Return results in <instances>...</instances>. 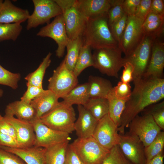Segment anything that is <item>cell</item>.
<instances>
[{
    "instance_id": "51",
    "label": "cell",
    "mask_w": 164,
    "mask_h": 164,
    "mask_svg": "<svg viewBox=\"0 0 164 164\" xmlns=\"http://www.w3.org/2000/svg\"><path fill=\"white\" fill-rule=\"evenodd\" d=\"M3 94V91L1 89H0V97H2Z\"/></svg>"
},
{
    "instance_id": "41",
    "label": "cell",
    "mask_w": 164,
    "mask_h": 164,
    "mask_svg": "<svg viewBox=\"0 0 164 164\" xmlns=\"http://www.w3.org/2000/svg\"><path fill=\"white\" fill-rule=\"evenodd\" d=\"M0 164H26L17 155L0 148Z\"/></svg>"
},
{
    "instance_id": "8",
    "label": "cell",
    "mask_w": 164,
    "mask_h": 164,
    "mask_svg": "<svg viewBox=\"0 0 164 164\" xmlns=\"http://www.w3.org/2000/svg\"><path fill=\"white\" fill-rule=\"evenodd\" d=\"M155 39L145 35L135 49L124 58L125 62H129L134 66L133 81L143 77L149 62L152 44Z\"/></svg>"
},
{
    "instance_id": "5",
    "label": "cell",
    "mask_w": 164,
    "mask_h": 164,
    "mask_svg": "<svg viewBox=\"0 0 164 164\" xmlns=\"http://www.w3.org/2000/svg\"><path fill=\"white\" fill-rule=\"evenodd\" d=\"M94 50L93 67L103 74L118 78V73L125 63L120 49L117 47Z\"/></svg>"
},
{
    "instance_id": "17",
    "label": "cell",
    "mask_w": 164,
    "mask_h": 164,
    "mask_svg": "<svg viewBox=\"0 0 164 164\" xmlns=\"http://www.w3.org/2000/svg\"><path fill=\"white\" fill-rule=\"evenodd\" d=\"M164 68V43L157 38L152 44L149 62L143 77L162 78Z\"/></svg>"
},
{
    "instance_id": "39",
    "label": "cell",
    "mask_w": 164,
    "mask_h": 164,
    "mask_svg": "<svg viewBox=\"0 0 164 164\" xmlns=\"http://www.w3.org/2000/svg\"><path fill=\"white\" fill-rule=\"evenodd\" d=\"M127 18V15L125 13L120 19L109 26L112 35L118 43V46L126 26Z\"/></svg>"
},
{
    "instance_id": "19",
    "label": "cell",
    "mask_w": 164,
    "mask_h": 164,
    "mask_svg": "<svg viewBox=\"0 0 164 164\" xmlns=\"http://www.w3.org/2000/svg\"><path fill=\"white\" fill-rule=\"evenodd\" d=\"M78 118L74 128L78 138H83L92 136L98 121L82 105H78Z\"/></svg>"
},
{
    "instance_id": "4",
    "label": "cell",
    "mask_w": 164,
    "mask_h": 164,
    "mask_svg": "<svg viewBox=\"0 0 164 164\" xmlns=\"http://www.w3.org/2000/svg\"><path fill=\"white\" fill-rule=\"evenodd\" d=\"M54 0L61 10L69 39L82 37L88 19L78 10L76 0Z\"/></svg>"
},
{
    "instance_id": "18",
    "label": "cell",
    "mask_w": 164,
    "mask_h": 164,
    "mask_svg": "<svg viewBox=\"0 0 164 164\" xmlns=\"http://www.w3.org/2000/svg\"><path fill=\"white\" fill-rule=\"evenodd\" d=\"M112 0H76L79 11L87 19L107 15Z\"/></svg>"
},
{
    "instance_id": "45",
    "label": "cell",
    "mask_w": 164,
    "mask_h": 164,
    "mask_svg": "<svg viewBox=\"0 0 164 164\" xmlns=\"http://www.w3.org/2000/svg\"><path fill=\"white\" fill-rule=\"evenodd\" d=\"M0 132L12 136L16 140V134L14 128L12 125L6 121L0 113Z\"/></svg>"
},
{
    "instance_id": "36",
    "label": "cell",
    "mask_w": 164,
    "mask_h": 164,
    "mask_svg": "<svg viewBox=\"0 0 164 164\" xmlns=\"http://www.w3.org/2000/svg\"><path fill=\"white\" fill-rule=\"evenodd\" d=\"M164 19L143 23L142 28L145 35L156 39L163 33Z\"/></svg>"
},
{
    "instance_id": "32",
    "label": "cell",
    "mask_w": 164,
    "mask_h": 164,
    "mask_svg": "<svg viewBox=\"0 0 164 164\" xmlns=\"http://www.w3.org/2000/svg\"><path fill=\"white\" fill-rule=\"evenodd\" d=\"M22 29L20 23H0V41L10 40L15 41Z\"/></svg>"
},
{
    "instance_id": "2",
    "label": "cell",
    "mask_w": 164,
    "mask_h": 164,
    "mask_svg": "<svg viewBox=\"0 0 164 164\" xmlns=\"http://www.w3.org/2000/svg\"><path fill=\"white\" fill-rule=\"evenodd\" d=\"M82 37L84 44L94 50L118 47L110 31L107 15L89 19Z\"/></svg>"
},
{
    "instance_id": "24",
    "label": "cell",
    "mask_w": 164,
    "mask_h": 164,
    "mask_svg": "<svg viewBox=\"0 0 164 164\" xmlns=\"http://www.w3.org/2000/svg\"><path fill=\"white\" fill-rule=\"evenodd\" d=\"M90 98H103L107 99L113 89L109 80L102 77L90 76L88 78Z\"/></svg>"
},
{
    "instance_id": "16",
    "label": "cell",
    "mask_w": 164,
    "mask_h": 164,
    "mask_svg": "<svg viewBox=\"0 0 164 164\" xmlns=\"http://www.w3.org/2000/svg\"><path fill=\"white\" fill-rule=\"evenodd\" d=\"M3 117L14 128L18 148H26L34 145L35 134L31 122L18 119L9 114H5Z\"/></svg>"
},
{
    "instance_id": "30",
    "label": "cell",
    "mask_w": 164,
    "mask_h": 164,
    "mask_svg": "<svg viewBox=\"0 0 164 164\" xmlns=\"http://www.w3.org/2000/svg\"><path fill=\"white\" fill-rule=\"evenodd\" d=\"M107 99L109 105L108 114L118 127L127 101L117 98L114 95L113 90L109 95Z\"/></svg>"
},
{
    "instance_id": "48",
    "label": "cell",
    "mask_w": 164,
    "mask_h": 164,
    "mask_svg": "<svg viewBox=\"0 0 164 164\" xmlns=\"http://www.w3.org/2000/svg\"><path fill=\"white\" fill-rule=\"evenodd\" d=\"M0 146L18 147L16 140L12 136L0 132Z\"/></svg>"
},
{
    "instance_id": "23",
    "label": "cell",
    "mask_w": 164,
    "mask_h": 164,
    "mask_svg": "<svg viewBox=\"0 0 164 164\" xmlns=\"http://www.w3.org/2000/svg\"><path fill=\"white\" fill-rule=\"evenodd\" d=\"M5 113L30 122L36 119V111L32 106L21 100L9 103L6 107Z\"/></svg>"
},
{
    "instance_id": "29",
    "label": "cell",
    "mask_w": 164,
    "mask_h": 164,
    "mask_svg": "<svg viewBox=\"0 0 164 164\" xmlns=\"http://www.w3.org/2000/svg\"><path fill=\"white\" fill-rule=\"evenodd\" d=\"M51 53L49 52L43 58L37 68L25 77V79L27 81L26 84L43 87V77L46 69L51 63Z\"/></svg>"
},
{
    "instance_id": "20",
    "label": "cell",
    "mask_w": 164,
    "mask_h": 164,
    "mask_svg": "<svg viewBox=\"0 0 164 164\" xmlns=\"http://www.w3.org/2000/svg\"><path fill=\"white\" fill-rule=\"evenodd\" d=\"M0 148L17 155L26 164H45L46 148L34 146L26 148L0 146Z\"/></svg>"
},
{
    "instance_id": "25",
    "label": "cell",
    "mask_w": 164,
    "mask_h": 164,
    "mask_svg": "<svg viewBox=\"0 0 164 164\" xmlns=\"http://www.w3.org/2000/svg\"><path fill=\"white\" fill-rule=\"evenodd\" d=\"M69 141L46 148L45 164H63Z\"/></svg>"
},
{
    "instance_id": "35",
    "label": "cell",
    "mask_w": 164,
    "mask_h": 164,
    "mask_svg": "<svg viewBox=\"0 0 164 164\" xmlns=\"http://www.w3.org/2000/svg\"><path fill=\"white\" fill-rule=\"evenodd\" d=\"M21 77L20 74L12 72L4 68L0 64V84L16 89Z\"/></svg>"
},
{
    "instance_id": "27",
    "label": "cell",
    "mask_w": 164,
    "mask_h": 164,
    "mask_svg": "<svg viewBox=\"0 0 164 164\" xmlns=\"http://www.w3.org/2000/svg\"><path fill=\"white\" fill-rule=\"evenodd\" d=\"M84 106L97 121L108 114V101L106 98H90Z\"/></svg>"
},
{
    "instance_id": "21",
    "label": "cell",
    "mask_w": 164,
    "mask_h": 164,
    "mask_svg": "<svg viewBox=\"0 0 164 164\" xmlns=\"http://www.w3.org/2000/svg\"><path fill=\"white\" fill-rule=\"evenodd\" d=\"M30 15L27 10L16 6L10 0H5L0 8V23L21 24L27 20Z\"/></svg>"
},
{
    "instance_id": "33",
    "label": "cell",
    "mask_w": 164,
    "mask_h": 164,
    "mask_svg": "<svg viewBox=\"0 0 164 164\" xmlns=\"http://www.w3.org/2000/svg\"><path fill=\"white\" fill-rule=\"evenodd\" d=\"M164 146V132L161 131L153 141L145 148L146 160H150L163 152Z\"/></svg>"
},
{
    "instance_id": "46",
    "label": "cell",
    "mask_w": 164,
    "mask_h": 164,
    "mask_svg": "<svg viewBox=\"0 0 164 164\" xmlns=\"http://www.w3.org/2000/svg\"><path fill=\"white\" fill-rule=\"evenodd\" d=\"M141 0H124L122 7L128 16L135 15L136 9Z\"/></svg>"
},
{
    "instance_id": "28",
    "label": "cell",
    "mask_w": 164,
    "mask_h": 164,
    "mask_svg": "<svg viewBox=\"0 0 164 164\" xmlns=\"http://www.w3.org/2000/svg\"><path fill=\"white\" fill-rule=\"evenodd\" d=\"M83 44L82 37L68 40L66 46L67 54L64 59L67 67L70 70L73 71L80 49Z\"/></svg>"
},
{
    "instance_id": "40",
    "label": "cell",
    "mask_w": 164,
    "mask_h": 164,
    "mask_svg": "<svg viewBox=\"0 0 164 164\" xmlns=\"http://www.w3.org/2000/svg\"><path fill=\"white\" fill-rule=\"evenodd\" d=\"M113 91L118 98L127 100L129 98L131 94V87L129 83L119 82L117 85L113 87Z\"/></svg>"
},
{
    "instance_id": "12",
    "label": "cell",
    "mask_w": 164,
    "mask_h": 164,
    "mask_svg": "<svg viewBox=\"0 0 164 164\" xmlns=\"http://www.w3.org/2000/svg\"><path fill=\"white\" fill-rule=\"evenodd\" d=\"M36 35L53 39L57 45L56 51V56L59 58L63 56L69 39L62 14L56 16L51 22L42 27Z\"/></svg>"
},
{
    "instance_id": "9",
    "label": "cell",
    "mask_w": 164,
    "mask_h": 164,
    "mask_svg": "<svg viewBox=\"0 0 164 164\" xmlns=\"http://www.w3.org/2000/svg\"><path fill=\"white\" fill-rule=\"evenodd\" d=\"M128 128V133L137 136L145 148L153 141L162 130L149 114L137 116L130 123Z\"/></svg>"
},
{
    "instance_id": "22",
    "label": "cell",
    "mask_w": 164,
    "mask_h": 164,
    "mask_svg": "<svg viewBox=\"0 0 164 164\" xmlns=\"http://www.w3.org/2000/svg\"><path fill=\"white\" fill-rule=\"evenodd\" d=\"M59 98L54 93L47 89L32 100L30 104L35 110L36 119H39L54 107L58 103Z\"/></svg>"
},
{
    "instance_id": "43",
    "label": "cell",
    "mask_w": 164,
    "mask_h": 164,
    "mask_svg": "<svg viewBox=\"0 0 164 164\" xmlns=\"http://www.w3.org/2000/svg\"><path fill=\"white\" fill-rule=\"evenodd\" d=\"M152 0H141L135 15L143 21L150 12Z\"/></svg>"
},
{
    "instance_id": "50",
    "label": "cell",
    "mask_w": 164,
    "mask_h": 164,
    "mask_svg": "<svg viewBox=\"0 0 164 164\" xmlns=\"http://www.w3.org/2000/svg\"><path fill=\"white\" fill-rule=\"evenodd\" d=\"M164 155L163 152L152 159L146 160L145 164H163Z\"/></svg>"
},
{
    "instance_id": "10",
    "label": "cell",
    "mask_w": 164,
    "mask_h": 164,
    "mask_svg": "<svg viewBox=\"0 0 164 164\" xmlns=\"http://www.w3.org/2000/svg\"><path fill=\"white\" fill-rule=\"evenodd\" d=\"M143 22L135 15L128 16L126 26L118 45L125 57L135 49L144 37L145 35L142 28Z\"/></svg>"
},
{
    "instance_id": "49",
    "label": "cell",
    "mask_w": 164,
    "mask_h": 164,
    "mask_svg": "<svg viewBox=\"0 0 164 164\" xmlns=\"http://www.w3.org/2000/svg\"><path fill=\"white\" fill-rule=\"evenodd\" d=\"M164 1L163 0H152L150 12L164 15Z\"/></svg>"
},
{
    "instance_id": "34",
    "label": "cell",
    "mask_w": 164,
    "mask_h": 164,
    "mask_svg": "<svg viewBox=\"0 0 164 164\" xmlns=\"http://www.w3.org/2000/svg\"><path fill=\"white\" fill-rule=\"evenodd\" d=\"M144 114L152 116L158 125L162 129H164V101L152 104L144 110Z\"/></svg>"
},
{
    "instance_id": "6",
    "label": "cell",
    "mask_w": 164,
    "mask_h": 164,
    "mask_svg": "<svg viewBox=\"0 0 164 164\" xmlns=\"http://www.w3.org/2000/svg\"><path fill=\"white\" fill-rule=\"evenodd\" d=\"M70 144L82 164H101L110 151L101 145L92 136L77 138Z\"/></svg>"
},
{
    "instance_id": "1",
    "label": "cell",
    "mask_w": 164,
    "mask_h": 164,
    "mask_svg": "<svg viewBox=\"0 0 164 164\" xmlns=\"http://www.w3.org/2000/svg\"><path fill=\"white\" fill-rule=\"evenodd\" d=\"M134 88L127 101L118 131L124 134L131 121L149 106L164 97V79L149 77L134 80Z\"/></svg>"
},
{
    "instance_id": "11",
    "label": "cell",
    "mask_w": 164,
    "mask_h": 164,
    "mask_svg": "<svg viewBox=\"0 0 164 164\" xmlns=\"http://www.w3.org/2000/svg\"><path fill=\"white\" fill-rule=\"evenodd\" d=\"M32 1L34 10L27 20V30L45 23L48 24L51 19L62 14L60 8L54 0H33Z\"/></svg>"
},
{
    "instance_id": "47",
    "label": "cell",
    "mask_w": 164,
    "mask_h": 164,
    "mask_svg": "<svg viewBox=\"0 0 164 164\" xmlns=\"http://www.w3.org/2000/svg\"><path fill=\"white\" fill-rule=\"evenodd\" d=\"M63 164H82L70 144H69L67 148Z\"/></svg>"
},
{
    "instance_id": "3",
    "label": "cell",
    "mask_w": 164,
    "mask_h": 164,
    "mask_svg": "<svg viewBox=\"0 0 164 164\" xmlns=\"http://www.w3.org/2000/svg\"><path fill=\"white\" fill-rule=\"evenodd\" d=\"M39 119L43 124L56 131L69 134L74 131L75 111L72 105L63 101L59 102Z\"/></svg>"
},
{
    "instance_id": "26",
    "label": "cell",
    "mask_w": 164,
    "mask_h": 164,
    "mask_svg": "<svg viewBox=\"0 0 164 164\" xmlns=\"http://www.w3.org/2000/svg\"><path fill=\"white\" fill-rule=\"evenodd\" d=\"M90 98L88 83L77 85L63 99L64 102L84 106Z\"/></svg>"
},
{
    "instance_id": "7",
    "label": "cell",
    "mask_w": 164,
    "mask_h": 164,
    "mask_svg": "<svg viewBox=\"0 0 164 164\" xmlns=\"http://www.w3.org/2000/svg\"><path fill=\"white\" fill-rule=\"evenodd\" d=\"M48 89L54 93L59 97L63 99L78 83L77 77L73 71L66 67L64 59L53 72L49 79Z\"/></svg>"
},
{
    "instance_id": "42",
    "label": "cell",
    "mask_w": 164,
    "mask_h": 164,
    "mask_svg": "<svg viewBox=\"0 0 164 164\" xmlns=\"http://www.w3.org/2000/svg\"><path fill=\"white\" fill-rule=\"evenodd\" d=\"M27 88L20 100L26 103L30 104L31 101L36 97L44 90L43 87H39L26 84Z\"/></svg>"
},
{
    "instance_id": "52",
    "label": "cell",
    "mask_w": 164,
    "mask_h": 164,
    "mask_svg": "<svg viewBox=\"0 0 164 164\" xmlns=\"http://www.w3.org/2000/svg\"><path fill=\"white\" fill-rule=\"evenodd\" d=\"M3 1L2 0H0V8L3 3Z\"/></svg>"
},
{
    "instance_id": "31",
    "label": "cell",
    "mask_w": 164,
    "mask_h": 164,
    "mask_svg": "<svg viewBox=\"0 0 164 164\" xmlns=\"http://www.w3.org/2000/svg\"><path fill=\"white\" fill-rule=\"evenodd\" d=\"M91 47L83 44L82 46L76 63L73 70L75 75L78 77L86 68L94 66Z\"/></svg>"
},
{
    "instance_id": "44",
    "label": "cell",
    "mask_w": 164,
    "mask_h": 164,
    "mask_svg": "<svg viewBox=\"0 0 164 164\" xmlns=\"http://www.w3.org/2000/svg\"><path fill=\"white\" fill-rule=\"evenodd\" d=\"M124 69L120 77L121 82L129 83L132 81L134 67L132 64L128 61H125L123 66Z\"/></svg>"
},
{
    "instance_id": "15",
    "label": "cell",
    "mask_w": 164,
    "mask_h": 164,
    "mask_svg": "<svg viewBox=\"0 0 164 164\" xmlns=\"http://www.w3.org/2000/svg\"><path fill=\"white\" fill-rule=\"evenodd\" d=\"M118 145L124 156L132 164H145V147L137 136L129 133L120 135Z\"/></svg>"
},
{
    "instance_id": "13",
    "label": "cell",
    "mask_w": 164,
    "mask_h": 164,
    "mask_svg": "<svg viewBox=\"0 0 164 164\" xmlns=\"http://www.w3.org/2000/svg\"><path fill=\"white\" fill-rule=\"evenodd\" d=\"M118 128L108 114L98 120L92 136L101 145L110 150L120 141Z\"/></svg>"
},
{
    "instance_id": "14",
    "label": "cell",
    "mask_w": 164,
    "mask_h": 164,
    "mask_svg": "<svg viewBox=\"0 0 164 164\" xmlns=\"http://www.w3.org/2000/svg\"><path fill=\"white\" fill-rule=\"evenodd\" d=\"M31 122L35 134V146L47 148L70 139L69 134L48 127L39 119Z\"/></svg>"
},
{
    "instance_id": "38",
    "label": "cell",
    "mask_w": 164,
    "mask_h": 164,
    "mask_svg": "<svg viewBox=\"0 0 164 164\" xmlns=\"http://www.w3.org/2000/svg\"><path fill=\"white\" fill-rule=\"evenodd\" d=\"M110 150L109 154L101 164H132L123 155L118 145Z\"/></svg>"
},
{
    "instance_id": "37",
    "label": "cell",
    "mask_w": 164,
    "mask_h": 164,
    "mask_svg": "<svg viewBox=\"0 0 164 164\" xmlns=\"http://www.w3.org/2000/svg\"><path fill=\"white\" fill-rule=\"evenodd\" d=\"M124 0H112L111 6L108 13L110 26L120 19L125 14L122 7Z\"/></svg>"
}]
</instances>
